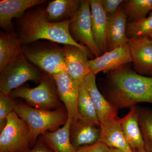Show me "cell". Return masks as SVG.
<instances>
[{
	"instance_id": "ba28073f",
	"label": "cell",
	"mask_w": 152,
	"mask_h": 152,
	"mask_svg": "<svg viewBox=\"0 0 152 152\" xmlns=\"http://www.w3.org/2000/svg\"><path fill=\"white\" fill-rule=\"evenodd\" d=\"M69 31L74 40L84 44L95 58L102 55L93 37L89 0H82L78 11L71 19Z\"/></svg>"
},
{
	"instance_id": "d4e9b609",
	"label": "cell",
	"mask_w": 152,
	"mask_h": 152,
	"mask_svg": "<svg viewBox=\"0 0 152 152\" xmlns=\"http://www.w3.org/2000/svg\"><path fill=\"white\" fill-rule=\"evenodd\" d=\"M137 108L145 149L152 152V109L138 106Z\"/></svg>"
},
{
	"instance_id": "4dcf8cb0",
	"label": "cell",
	"mask_w": 152,
	"mask_h": 152,
	"mask_svg": "<svg viewBox=\"0 0 152 152\" xmlns=\"http://www.w3.org/2000/svg\"><path fill=\"white\" fill-rule=\"evenodd\" d=\"M110 152H124L122 151H120L116 149L113 148H110Z\"/></svg>"
},
{
	"instance_id": "484cf974",
	"label": "cell",
	"mask_w": 152,
	"mask_h": 152,
	"mask_svg": "<svg viewBox=\"0 0 152 152\" xmlns=\"http://www.w3.org/2000/svg\"><path fill=\"white\" fill-rule=\"evenodd\" d=\"M126 33L129 39L148 37L152 33V11L142 20L128 22Z\"/></svg>"
},
{
	"instance_id": "ac0fdd59",
	"label": "cell",
	"mask_w": 152,
	"mask_h": 152,
	"mask_svg": "<svg viewBox=\"0 0 152 152\" xmlns=\"http://www.w3.org/2000/svg\"><path fill=\"white\" fill-rule=\"evenodd\" d=\"M120 121V118L117 117L101 127L99 141L110 148L116 149L124 152H135L125 139Z\"/></svg>"
},
{
	"instance_id": "277c9868",
	"label": "cell",
	"mask_w": 152,
	"mask_h": 152,
	"mask_svg": "<svg viewBox=\"0 0 152 152\" xmlns=\"http://www.w3.org/2000/svg\"><path fill=\"white\" fill-rule=\"evenodd\" d=\"M10 95L14 98L23 99L27 104L34 108L53 110L62 107L54 80L47 73L43 75L37 86H21Z\"/></svg>"
},
{
	"instance_id": "d6a6232c",
	"label": "cell",
	"mask_w": 152,
	"mask_h": 152,
	"mask_svg": "<svg viewBox=\"0 0 152 152\" xmlns=\"http://www.w3.org/2000/svg\"><path fill=\"white\" fill-rule=\"evenodd\" d=\"M147 37L151 41V42H152V33H151Z\"/></svg>"
},
{
	"instance_id": "8fae6325",
	"label": "cell",
	"mask_w": 152,
	"mask_h": 152,
	"mask_svg": "<svg viewBox=\"0 0 152 152\" xmlns=\"http://www.w3.org/2000/svg\"><path fill=\"white\" fill-rule=\"evenodd\" d=\"M129 45L133 65L137 73L152 77V42L147 37L129 39Z\"/></svg>"
},
{
	"instance_id": "4316f807",
	"label": "cell",
	"mask_w": 152,
	"mask_h": 152,
	"mask_svg": "<svg viewBox=\"0 0 152 152\" xmlns=\"http://www.w3.org/2000/svg\"><path fill=\"white\" fill-rule=\"evenodd\" d=\"M14 99L10 94L0 93V132L5 126L9 115L14 111L17 103Z\"/></svg>"
},
{
	"instance_id": "83f0119b",
	"label": "cell",
	"mask_w": 152,
	"mask_h": 152,
	"mask_svg": "<svg viewBox=\"0 0 152 152\" xmlns=\"http://www.w3.org/2000/svg\"><path fill=\"white\" fill-rule=\"evenodd\" d=\"M124 0H101L102 7L107 15L114 14Z\"/></svg>"
},
{
	"instance_id": "8992f818",
	"label": "cell",
	"mask_w": 152,
	"mask_h": 152,
	"mask_svg": "<svg viewBox=\"0 0 152 152\" xmlns=\"http://www.w3.org/2000/svg\"><path fill=\"white\" fill-rule=\"evenodd\" d=\"M43 74L22 54L1 71L0 91L10 95L13 90L28 81L39 83Z\"/></svg>"
},
{
	"instance_id": "f546056e",
	"label": "cell",
	"mask_w": 152,
	"mask_h": 152,
	"mask_svg": "<svg viewBox=\"0 0 152 152\" xmlns=\"http://www.w3.org/2000/svg\"><path fill=\"white\" fill-rule=\"evenodd\" d=\"M28 152H53V151L41 139L39 140L37 142L34 148L31 149H30Z\"/></svg>"
},
{
	"instance_id": "7402d4cb",
	"label": "cell",
	"mask_w": 152,
	"mask_h": 152,
	"mask_svg": "<svg viewBox=\"0 0 152 152\" xmlns=\"http://www.w3.org/2000/svg\"><path fill=\"white\" fill-rule=\"evenodd\" d=\"M22 45L19 34L11 31L1 33L0 72L21 54Z\"/></svg>"
},
{
	"instance_id": "d6986e66",
	"label": "cell",
	"mask_w": 152,
	"mask_h": 152,
	"mask_svg": "<svg viewBox=\"0 0 152 152\" xmlns=\"http://www.w3.org/2000/svg\"><path fill=\"white\" fill-rule=\"evenodd\" d=\"M128 113L120 118V124L126 140L134 150L145 148L139 124L137 106L130 109Z\"/></svg>"
},
{
	"instance_id": "e0dca14e",
	"label": "cell",
	"mask_w": 152,
	"mask_h": 152,
	"mask_svg": "<svg viewBox=\"0 0 152 152\" xmlns=\"http://www.w3.org/2000/svg\"><path fill=\"white\" fill-rule=\"evenodd\" d=\"M108 16V51L129 43L126 29L128 18L124 11L120 7L113 15Z\"/></svg>"
},
{
	"instance_id": "7c38bea8",
	"label": "cell",
	"mask_w": 152,
	"mask_h": 152,
	"mask_svg": "<svg viewBox=\"0 0 152 152\" xmlns=\"http://www.w3.org/2000/svg\"><path fill=\"white\" fill-rule=\"evenodd\" d=\"M101 128L78 114L72 119L70 137L74 147L78 150L99 141Z\"/></svg>"
},
{
	"instance_id": "3957f363",
	"label": "cell",
	"mask_w": 152,
	"mask_h": 152,
	"mask_svg": "<svg viewBox=\"0 0 152 152\" xmlns=\"http://www.w3.org/2000/svg\"><path fill=\"white\" fill-rule=\"evenodd\" d=\"M14 111L28 126L32 144L46 132L57 130L68 119L66 110L64 107L45 110L34 108L24 103H17Z\"/></svg>"
},
{
	"instance_id": "ffe728a7",
	"label": "cell",
	"mask_w": 152,
	"mask_h": 152,
	"mask_svg": "<svg viewBox=\"0 0 152 152\" xmlns=\"http://www.w3.org/2000/svg\"><path fill=\"white\" fill-rule=\"evenodd\" d=\"M72 120L68 118L66 123L61 127L54 132H47L41 136V139L53 152H77L70 137Z\"/></svg>"
},
{
	"instance_id": "1f68e13d",
	"label": "cell",
	"mask_w": 152,
	"mask_h": 152,
	"mask_svg": "<svg viewBox=\"0 0 152 152\" xmlns=\"http://www.w3.org/2000/svg\"><path fill=\"white\" fill-rule=\"evenodd\" d=\"M136 151H137V152H149L145 149V148L140 149L137 150Z\"/></svg>"
},
{
	"instance_id": "603a6c76",
	"label": "cell",
	"mask_w": 152,
	"mask_h": 152,
	"mask_svg": "<svg viewBox=\"0 0 152 152\" xmlns=\"http://www.w3.org/2000/svg\"><path fill=\"white\" fill-rule=\"evenodd\" d=\"M128 22L140 20L152 11V0H126L121 5Z\"/></svg>"
},
{
	"instance_id": "52a82bcc",
	"label": "cell",
	"mask_w": 152,
	"mask_h": 152,
	"mask_svg": "<svg viewBox=\"0 0 152 152\" xmlns=\"http://www.w3.org/2000/svg\"><path fill=\"white\" fill-rule=\"evenodd\" d=\"M0 132V152L30 151L32 143L28 126L15 111L9 115L5 126Z\"/></svg>"
},
{
	"instance_id": "2e32d148",
	"label": "cell",
	"mask_w": 152,
	"mask_h": 152,
	"mask_svg": "<svg viewBox=\"0 0 152 152\" xmlns=\"http://www.w3.org/2000/svg\"><path fill=\"white\" fill-rule=\"evenodd\" d=\"M89 2L93 37L103 54L108 52V16L102 7L101 0H89Z\"/></svg>"
},
{
	"instance_id": "6da1fadb",
	"label": "cell",
	"mask_w": 152,
	"mask_h": 152,
	"mask_svg": "<svg viewBox=\"0 0 152 152\" xmlns=\"http://www.w3.org/2000/svg\"><path fill=\"white\" fill-rule=\"evenodd\" d=\"M104 74L98 80V88L118 110L152 104V77L139 75L129 64Z\"/></svg>"
},
{
	"instance_id": "4fadbf2b",
	"label": "cell",
	"mask_w": 152,
	"mask_h": 152,
	"mask_svg": "<svg viewBox=\"0 0 152 152\" xmlns=\"http://www.w3.org/2000/svg\"><path fill=\"white\" fill-rule=\"evenodd\" d=\"M66 71L79 85L84 82L91 72L88 66L89 54L79 47L65 45Z\"/></svg>"
},
{
	"instance_id": "9c48e42d",
	"label": "cell",
	"mask_w": 152,
	"mask_h": 152,
	"mask_svg": "<svg viewBox=\"0 0 152 152\" xmlns=\"http://www.w3.org/2000/svg\"><path fill=\"white\" fill-rule=\"evenodd\" d=\"M132 62L129 44L89 60L88 66L91 73L96 76L100 72L104 74Z\"/></svg>"
},
{
	"instance_id": "f1b7e54d",
	"label": "cell",
	"mask_w": 152,
	"mask_h": 152,
	"mask_svg": "<svg viewBox=\"0 0 152 152\" xmlns=\"http://www.w3.org/2000/svg\"><path fill=\"white\" fill-rule=\"evenodd\" d=\"M110 148L102 142L98 141L90 145L82 147L76 152H110Z\"/></svg>"
},
{
	"instance_id": "44dd1931",
	"label": "cell",
	"mask_w": 152,
	"mask_h": 152,
	"mask_svg": "<svg viewBox=\"0 0 152 152\" xmlns=\"http://www.w3.org/2000/svg\"><path fill=\"white\" fill-rule=\"evenodd\" d=\"M80 0H55L49 3L45 9L47 18L53 23L71 20L78 11Z\"/></svg>"
},
{
	"instance_id": "30bf717a",
	"label": "cell",
	"mask_w": 152,
	"mask_h": 152,
	"mask_svg": "<svg viewBox=\"0 0 152 152\" xmlns=\"http://www.w3.org/2000/svg\"><path fill=\"white\" fill-rule=\"evenodd\" d=\"M54 80L60 100L64 103L68 118L78 115L77 103L80 85L68 75L65 70L52 76Z\"/></svg>"
},
{
	"instance_id": "5bb4252c",
	"label": "cell",
	"mask_w": 152,
	"mask_h": 152,
	"mask_svg": "<svg viewBox=\"0 0 152 152\" xmlns=\"http://www.w3.org/2000/svg\"><path fill=\"white\" fill-rule=\"evenodd\" d=\"M84 83L94 105L101 127L118 117V110L102 94L97 85L96 76L91 73Z\"/></svg>"
},
{
	"instance_id": "9a60e30c",
	"label": "cell",
	"mask_w": 152,
	"mask_h": 152,
	"mask_svg": "<svg viewBox=\"0 0 152 152\" xmlns=\"http://www.w3.org/2000/svg\"><path fill=\"white\" fill-rule=\"evenodd\" d=\"M46 2L45 0H3L0 1V26L10 31L12 27V20L21 18L25 11Z\"/></svg>"
},
{
	"instance_id": "cb8c5ba5",
	"label": "cell",
	"mask_w": 152,
	"mask_h": 152,
	"mask_svg": "<svg viewBox=\"0 0 152 152\" xmlns=\"http://www.w3.org/2000/svg\"><path fill=\"white\" fill-rule=\"evenodd\" d=\"M77 108L78 115L101 127L94 105L84 82L80 86Z\"/></svg>"
},
{
	"instance_id": "7a4b0ae2",
	"label": "cell",
	"mask_w": 152,
	"mask_h": 152,
	"mask_svg": "<svg viewBox=\"0 0 152 152\" xmlns=\"http://www.w3.org/2000/svg\"><path fill=\"white\" fill-rule=\"evenodd\" d=\"M71 20L59 23L50 22L47 18L45 9L31 10L19 22V35L23 45H29L39 40L46 39L53 42L79 47L88 54L86 46L75 42L71 37L69 26Z\"/></svg>"
},
{
	"instance_id": "5b68a950",
	"label": "cell",
	"mask_w": 152,
	"mask_h": 152,
	"mask_svg": "<svg viewBox=\"0 0 152 152\" xmlns=\"http://www.w3.org/2000/svg\"><path fill=\"white\" fill-rule=\"evenodd\" d=\"M21 53L29 61L50 75L66 70L64 47L34 42L22 47Z\"/></svg>"
}]
</instances>
